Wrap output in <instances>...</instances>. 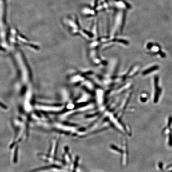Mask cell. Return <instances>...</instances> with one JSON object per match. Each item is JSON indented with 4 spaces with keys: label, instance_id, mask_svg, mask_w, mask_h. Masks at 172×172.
<instances>
[{
    "label": "cell",
    "instance_id": "cell-1",
    "mask_svg": "<svg viewBox=\"0 0 172 172\" xmlns=\"http://www.w3.org/2000/svg\"><path fill=\"white\" fill-rule=\"evenodd\" d=\"M154 102L157 103L159 100V97L162 93V90L159 86V78L157 76H155L154 78Z\"/></svg>",
    "mask_w": 172,
    "mask_h": 172
},
{
    "label": "cell",
    "instance_id": "cell-2",
    "mask_svg": "<svg viewBox=\"0 0 172 172\" xmlns=\"http://www.w3.org/2000/svg\"><path fill=\"white\" fill-rule=\"evenodd\" d=\"M159 69V66H152L151 67L148 68L147 69H146L145 71L142 72V74L143 75H147L150 73L152 72L155 71H156Z\"/></svg>",
    "mask_w": 172,
    "mask_h": 172
},
{
    "label": "cell",
    "instance_id": "cell-3",
    "mask_svg": "<svg viewBox=\"0 0 172 172\" xmlns=\"http://www.w3.org/2000/svg\"><path fill=\"white\" fill-rule=\"evenodd\" d=\"M147 48L149 49H151V52L157 53H159L160 51V47L159 46L155 45H153L151 44H149L147 46Z\"/></svg>",
    "mask_w": 172,
    "mask_h": 172
},
{
    "label": "cell",
    "instance_id": "cell-4",
    "mask_svg": "<svg viewBox=\"0 0 172 172\" xmlns=\"http://www.w3.org/2000/svg\"><path fill=\"white\" fill-rule=\"evenodd\" d=\"M17 153H18V147L16 148L15 150L14 158V163H17Z\"/></svg>",
    "mask_w": 172,
    "mask_h": 172
}]
</instances>
